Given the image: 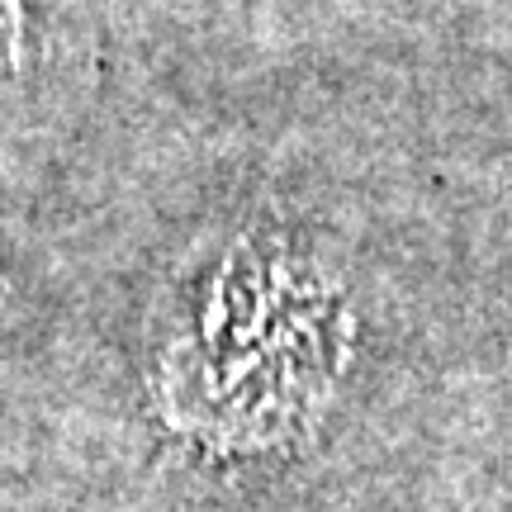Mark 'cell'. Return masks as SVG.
I'll return each instance as SVG.
<instances>
[{"label":"cell","mask_w":512,"mask_h":512,"mask_svg":"<svg viewBox=\"0 0 512 512\" xmlns=\"http://www.w3.org/2000/svg\"><path fill=\"white\" fill-rule=\"evenodd\" d=\"M95 86L86 0H0V128L38 133L81 110Z\"/></svg>","instance_id":"1"}]
</instances>
